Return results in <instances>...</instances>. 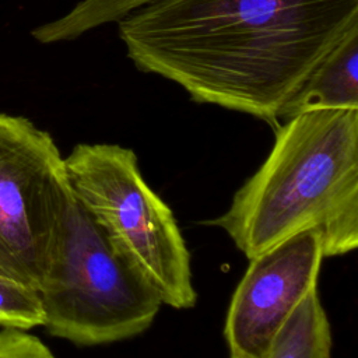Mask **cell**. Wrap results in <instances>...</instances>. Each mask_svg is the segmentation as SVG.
<instances>
[{
	"instance_id": "obj_6",
	"label": "cell",
	"mask_w": 358,
	"mask_h": 358,
	"mask_svg": "<svg viewBox=\"0 0 358 358\" xmlns=\"http://www.w3.org/2000/svg\"><path fill=\"white\" fill-rule=\"evenodd\" d=\"M324 259L320 235L298 234L249 259L228 308L224 336L229 358H264L301 301L317 288Z\"/></svg>"
},
{
	"instance_id": "obj_8",
	"label": "cell",
	"mask_w": 358,
	"mask_h": 358,
	"mask_svg": "<svg viewBox=\"0 0 358 358\" xmlns=\"http://www.w3.org/2000/svg\"><path fill=\"white\" fill-rule=\"evenodd\" d=\"M331 327L317 288L295 308L264 358H331Z\"/></svg>"
},
{
	"instance_id": "obj_9",
	"label": "cell",
	"mask_w": 358,
	"mask_h": 358,
	"mask_svg": "<svg viewBox=\"0 0 358 358\" xmlns=\"http://www.w3.org/2000/svg\"><path fill=\"white\" fill-rule=\"evenodd\" d=\"M151 1L155 0H78L66 14L36 27L31 35L43 45L74 41L96 28L116 24L126 14Z\"/></svg>"
},
{
	"instance_id": "obj_1",
	"label": "cell",
	"mask_w": 358,
	"mask_h": 358,
	"mask_svg": "<svg viewBox=\"0 0 358 358\" xmlns=\"http://www.w3.org/2000/svg\"><path fill=\"white\" fill-rule=\"evenodd\" d=\"M116 24L137 70L196 103L275 129L309 74L358 25V0H155Z\"/></svg>"
},
{
	"instance_id": "obj_11",
	"label": "cell",
	"mask_w": 358,
	"mask_h": 358,
	"mask_svg": "<svg viewBox=\"0 0 358 358\" xmlns=\"http://www.w3.org/2000/svg\"><path fill=\"white\" fill-rule=\"evenodd\" d=\"M0 358H56L49 347L25 330H0Z\"/></svg>"
},
{
	"instance_id": "obj_5",
	"label": "cell",
	"mask_w": 358,
	"mask_h": 358,
	"mask_svg": "<svg viewBox=\"0 0 358 358\" xmlns=\"http://www.w3.org/2000/svg\"><path fill=\"white\" fill-rule=\"evenodd\" d=\"M71 199L53 137L0 112V274L41 289Z\"/></svg>"
},
{
	"instance_id": "obj_7",
	"label": "cell",
	"mask_w": 358,
	"mask_h": 358,
	"mask_svg": "<svg viewBox=\"0 0 358 358\" xmlns=\"http://www.w3.org/2000/svg\"><path fill=\"white\" fill-rule=\"evenodd\" d=\"M316 109H358V25L315 67L284 106L280 120Z\"/></svg>"
},
{
	"instance_id": "obj_3",
	"label": "cell",
	"mask_w": 358,
	"mask_h": 358,
	"mask_svg": "<svg viewBox=\"0 0 358 358\" xmlns=\"http://www.w3.org/2000/svg\"><path fill=\"white\" fill-rule=\"evenodd\" d=\"M64 165L77 201L162 303L193 308L189 249L171 207L143 178L136 152L119 144L81 143Z\"/></svg>"
},
{
	"instance_id": "obj_4",
	"label": "cell",
	"mask_w": 358,
	"mask_h": 358,
	"mask_svg": "<svg viewBox=\"0 0 358 358\" xmlns=\"http://www.w3.org/2000/svg\"><path fill=\"white\" fill-rule=\"evenodd\" d=\"M39 296L48 333L77 345L134 337L151 326L162 305L74 194Z\"/></svg>"
},
{
	"instance_id": "obj_10",
	"label": "cell",
	"mask_w": 358,
	"mask_h": 358,
	"mask_svg": "<svg viewBox=\"0 0 358 358\" xmlns=\"http://www.w3.org/2000/svg\"><path fill=\"white\" fill-rule=\"evenodd\" d=\"M43 323L45 312L39 291L0 274V327L27 331Z\"/></svg>"
},
{
	"instance_id": "obj_2",
	"label": "cell",
	"mask_w": 358,
	"mask_h": 358,
	"mask_svg": "<svg viewBox=\"0 0 358 358\" xmlns=\"http://www.w3.org/2000/svg\"><path fill=\"white\" fill-rule=\"evenodd\" d=\"M262 166L234 194L220 227L252 259L306 231L324 257L358 246V109L298 113L275 129Z\"/></svg>"
}]
</instances>
